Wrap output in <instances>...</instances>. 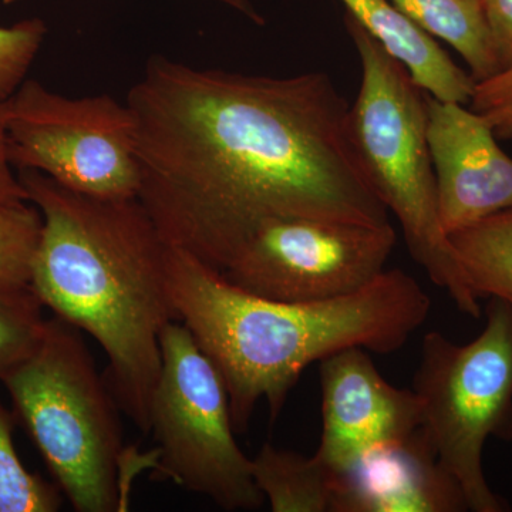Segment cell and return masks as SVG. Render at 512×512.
<instances>
[{
	"instance_id": "cell-2",
	"label": "cell",
	"mask_w": 512,
	"mask_h": 512,
	"mask_svg": "<svg viewBox=\"0 0 512 512\" xmlns=\"http://www.w3.org/2000/svg\"><path fill=\"white\" fill-rule=\"evenodd\" d=\"M19 180L43 220L33 291L45 308L99 343L121 410L150 433L161 333L178 320L167 242L137 197H90L37 171H20Z\"/></svg>"
},
{
	"instance_id": "cell-17",
	"label": "cell",
	"mask_w": 512,
	"mask_h": 512,
	"mask_svg": "<svg viewBox=\"0 0 512 512\" xmlns=\"http://www.w3.org/2000/svg\"><path fill=\"white\" fill-rule=\"evenodd\" d=\"M57 484L32 473L13 441V417L0 403V512H56L63 505Z\"/></svg>"
},
{
	"instance_id": "cell-19",
	"label": "cell",
	"mask_w": 512,
	"mask_h": 512,
	"mask_svg": "<svg viewBox=\"0 0 512 512\" xmlns=\"http://www.w3.org/2000/svg\"><path fill=\"white\" fill-rule=\"evenodd\" d=\"M42 227L32 202H0V282L30 284Z\"/></svg>"
},
{
	"instance_id": "cell-22",
	"label": "cell",
	"mask_w": 512,
	"mask_h": 512,
	"mask_svg": "<svg viewBox=\"0 0 512 512\" xmlns=\"http://www.w3.org/2000/svg\"><path fill=\"white\" fill-rule=\"evenodd\" d=\"M480 2L503 70L512 64V0Z\"/></svg>"
},
{
	"instance_id": "cell-24",
	"label": "cell",
	"mask_w": 512,
	"mask_h": 512,
	"mask_svg": "<svg viewBox=\"0 0 512 512\" xmlns=\"http://www.w3.org/2000/svg\"><path fill=\"white\" fill-rule=\"evenodd\" d=\"M3 2H5L6 5H13V3L22 2V0H3ZM211 2L221 3V5L241 13L245 18L254 22L255 25L262 26L265 23L264 16L255 8L252 0H211Z\"/></svg>"
},
{
	"instance_id": "cell-21",
	"label": "cell",
	"mask_w": 512,
	"mask_h": 512,
	"mask_svg": "<svg viewBox=\"0 0 512 512\" xmlns=\"http://www.w3.org/2000/svg\"><path fill=\"white\" fill-rule=\"evenodd\" d=\"M468 107L501 140H512V64L474 86Z\"/></svg>"
},
{
	"instance_id": "cell-20",
	"label": "cell",
	"mask_w": 512,
	"mask_h": 512,
	"mask_svg": "<svg viewBox=\"0 0 512 512\" xmlns=\"http://www.w3.org/2000/svg\"><path fill=\"white\" fill-rule=\"evenodd\" d=\"M46 33L45 22L40 19L0 26V103L12 97L25 82Z\"/></svg>"
},
{
	"instance_id": "cell-14",
	"label": "cell",
	"mask_w": 512,
	"mask_h": 512,
	"mask_svg": "<svg viewBox=\"0 0 512 512\" xmlns=\"http://www.w3.org/2000/svg\"><path fill=\"white\" fill-rule=\"evenodd\" d=\"M414 25L463 57L474 82L500 72V60L480 0H390Z\"/></svg>"
},
{
	"instance_id": "cell-18",
	"label": "cell",
	"mask_w": 512,
	"mask_h": 512,
	"mask_svg": "<svg viewBox=\"0 0 512 512\" xmlns=\"http://www.w3.org/2000/svg\"><path fill=\"white\" fill-rule=\"evenodd\" d=\"M43 308L32 285L0 282V377L36 349L45 332Z\"/></svg>"
},
{
	"instance_id": "cell-13",
	"label": "cell",
	"mask_w": 512,
	"mask_h": 512,
	"mask_svg": "<svg viewBox=\"0 0 512 512\" xmlns=\"http://www.w3.org/2000/svg\"><path fill=\"white\" fill-rule=\"evenodd\" d=\"M380 46L406 67L414 82L434 99L470 103L474 82L451 60L434 37L427 35L390 0H340Z\"/></svg>"
},
{
	"instance_id": "cell-15",
	"label": "cell",
	"mask_w": 512,
	"mask_h": 512,
	"mask_svg": "<svg viewBox=\"0 0 512 512\" xmlns=\"http://www.w3.org/2000/svg\"><path fill=\"white\" fill-rule=\"evenodd\" d=\"M255 483L274 512H332V478L313 454L266 443L252 458Z\"/></svg>"
},
{
	"instance_id": "cell-9",
	"label": "cell",
	"mask_w": 512,
	"mask_h": 512,
	"mask_svg": "<svg viewBox=\"0 0 512 512\" xmlns=\"http://www.w3.org/2000/svg\"><path fill=\"white\" fill-rule=\"evenodd\" d=\"M396 241L390 222L272 221L242 244L221 275L271 301H323L355 292L382 274Z\"/></svg>"
},
{
	"instance_id": "cell-23",
	"label": "cell",
	"mask_w": 512,
	"mask_h": 512,
	"mask_svg": "<svg viewBox=\"0 0 512 512\" xmlns=\"http://www.w3.org/2000/svg\"><path fill=\"white\" fill-rule=\"evenodd\" d=\"M6 137L5 101L0 103V202L29 201L19 175L13 173Z\"/></svg>"
},
{
	"instance_id": "cell-1",
	"label": "cell",
	"mask_w": 512,
	"mask_h": 512,
	"mask_svg": "<svg viewBox=\"0 0 512 512\" xmlns=\"http://www.w3.org/2000/svg\"><path fill=\"white\" fill-rule=\"evenodd\" d=\"M127 106L138 200L170 247L220 274L268 222H389L329 74L254 76L157 55Z\"/></svg>"
},
{
	"instance_id": "cell-5",
	"label": "cell",
	"mask_w": 512,
	"mask_h": 512,
	"mask_svg": "<svg viewBox=\"0 0 512 512\" xmlns=\"http://www.w3.org/2000/svg\"><path fill=\"white\" fill-rule=\"evenodd\" d=\"M0 382L73 510H123V410L82 330L47 318L36 349Z\"/></svg>"
},
{
	"instance_id": "cell-10",
	"label": "cell",
	"mask_w": 512,
	"mask_h": 512,
	"mask_svg": "<svg viewBox=\"0 0 512 512\" xmlns=\"http://www.w3.org/2000/svg\"><path fill=\"white\" fill-rule=\"evenodd\" d=\"M322 436L315 457L339 473L366 450L423 426L413 389L387 382L363 348L333 353L319 362Z\"/></svg>"
},
{
	"instance_id": "cell-4",
	"label": "cell",
	"mask_w": 512,
	"mask_h": 512,
	"mask_svg": "<svg viewBox=\"0 0 512 512\" xmlns=\"http://www.w3.org/2000/svg\"><path fill=\"white\" fill-rule=\"evenodd\" d=\"M345 25L362 67L349 126L370 187L400 222L407 249L458 311L480 318V299L468 286L440 224L436 173L427 140L429 93L414 82L356 20Z\"/></svg>"
},
{
	"instance_id": "cell-3",
	"label": "cell",
	"mask_w": 512,
	"mask_h": 512,
	"mask_svg": "<svg viewBox=\"0 0 512 512\" xmlns=\"http://www.w3.org/2000/svg\"><path fill=\"white\" fill-rule=\"evenodd\" d=\"M178 320L217 366L232 423L244 433L261 400L278 419L306 367L343 349L397 352L430 315V296L402 269L363 288L315 302H279L232 285L184 249L167 254Z\"/></svg>"
},
{
	"instance_id": "cell-6",
	"label": "cell",
	"mask_w": 512,
	"mask_h": 512,
	"mask_svg": "<svg viewBox=\"0 0 512 512\" xmlns=\"http://www.w3.org/2000/svg\"><path fill=\"white\" fill-rule=\"evenodd\" d=\"M476 339L457 345L431 330L413 377L423 429L440 463L463 490L468 511L505 512L510 504L488 484V439L512 441V303L490 298Z\"/></svg>"
},
{
	"instance_id": "cell-16",
	"label": "cell",
	"mask_w": 512,
	"mask_h": 512,
	"mask_svg": "<svg viewBox=\"0 0 512 512\" xmlns=\"http://www.w3.org/2000/svg\"><path fill=\"white\" fill-rule=\"evenodd\" d=\"M468 286L478 299L512 303V210L448 235Z\"/></svg>"
},
{
	"instance_id": "cell-7",
	"label": "cell",
	"mask_w": 512,
	"mask_h": 512,
	"mask_svg": "<svg viewBox=\"0 0 512 512\" xmlns=\"http://www.w3.org/2000/svg\"><path fill=\"white\" fill-rule=\"evenodd\" d=\"M227 386L217 366L183 322L161 333V370L150 406L156 467L185 490L224 511H254L266 503L252 458L235 439Z\"/></svg>"
},
{
	"instance_id": "cell-11",
	"label": "cell",
	"mask_w": 512,
	"mask_h": 512,
	"mask_svg": "<svg viewBox=\"0 0 512 512\" xmlns=\"http://www.w3.org/2000/svg\"><path fill=\"white\" fill-rule=\"evenodd\" d=\"M427 140L447 237L512 210V158L498 144L493 128L470 107L429 94Z\"/></svg>"
},
{
	"instance_id": "cell-12",
	"label": "cell",
	"mask_w": 512,
	"mask_h": 512,
	"mask_svg": "<svg viewBox=\"0 0 512 512\" xmlns=\"http://www.w3.org/2000/svg\"><path fill=\"white\" fill-rule=\"evenodd\" d=\"M463 511V490L423 426L376 444L332 476V512Z\"/></svg>"
},
{
	"instance_id": "cell-8",
	"label": "cell",
	"mask_w": 512,
	"mask_h": 512,
	"mask_svg": "<svg viewBox=\"0 0 512 512\" xmlns=\"http://www.w3.org/2000/svg\"><path fill=\"white\" fill-rule=\"evenodd\" d=\"M10 164L90 197L136 198L141 185L136 123L107 94L70 99L36 80L5 101Z\"/></svg>"
}]
</instances>
